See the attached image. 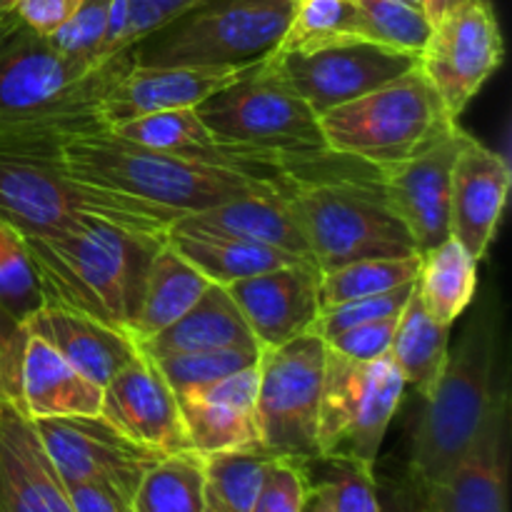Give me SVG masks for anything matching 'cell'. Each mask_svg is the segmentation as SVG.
I'll list each match as a JSON object with an SVG mask.
<instances>
[{
    "label": "cell",
    "instance_id": "cell-50",
    "mask_svg": "<svg viewBox=\"0 0 512 512\" xmlns=\"http://www.w3.org/2000/svg\"><path fill=\"white\" fill-rule=\"evenodd\" d=\"M10 5H13V0H0V10H10Z\"/></svg>",
    "mask_w": 512,
    "mask_h": 512
},
{
    "label": "cell",
    "instance_id": "cell-20",
    "mask_svg": "<svg viewBox=\"0 0 512 512\" xmlns=\"http://www.w3.org/2000/svg\"><path fill=\"white\" fill-rule=\"evenodd\" d=\"M188 443L195 453L263 448L258 430V365L238 370L215 383L175 395Z\"/></svg>",
    "mask_w": 512,
    "mask_h": 512
},
{
    "label": "cell",
    "instance_id": "cell-40",
    "mask_svg": "<svg viewBox=\"0 0 512 512\" xmlns=\"http://www.w3.org/2000/svg\"><path fill=\"white\" fill-rule=\"evenodd\" d=\"M310 463L275 455L268 465L253 512H303L310 495Z\"/></svg>",
    "mask_w": 512,
    "mask_h": 512
},
{
    "label": "cell",
    "instance_id": "cell-43",
    "mask_svg": "<svg viewBox=\"0 0 512 512\" xmlns=\"http://www.w3.org/2000/svg\"><path fill=\"white\" fill-rule=\"evenodd\" d=\"M25 338V325L0 310V398L20 400V358Z\"/></svg>",
    "mask_w": 512,
    "mask_h": 512
},
{
    "label": "cell",
    "instance_id": "cell-3",
    "mask_svg": "<svg viewBox=\"0 0 512 512\" xmlns=\"http://www.w3.org/2000/svg\"><path fill=\"white\" fill-rule=\"evenodd\" d=\"M500 358V310L490 293L450 350L433 393L425 398L410 455V473L423 493L443 483L478 440L500 390L505 388Z\"/></svg>",
    "mask_w": 512,
    "mask_h": 512
},
{
    "label": "cell",
    "instance_id": "cell-10",
    "mask_svg": "<svg viewBox=\"0 0 512 512\" xmlns=\"http://www.w3.org/2000/svg\"><path fill=\"white\" fill-rule=\"evenodd\" d=\"M325 355L328 345L313 333L260 355L255 415L260 443L268 453L303 463L320 458L318 410Z\"/></svg>",
    "mask_w": 512,
    "mask_h": 512
},
{
    "label": "cell",
    "instance_id": "cell-13",
    "mask_svg": "<svg viewBox=\"0 0 512 512\" xmlns=\"http://www.w3.org/2000/svg\"><path fill=\"white\" fill-rule=\"evenodd\" d=\"M63 483H98L133 503L143 475L165 458L135 443L103 415L33 420Z\"/></svg>",
    "mask_w": 512,
    "mask_h": 512
},
{
    "label": "cell",
    "instance_id": "cell-1",
    "mask_svg": "<svg viewBox=\"0 0 512 512\" xmlns=\"http://www.w3.org/2000/svg\"><path fill=\"white\" fill-rule=\"evenodd\" d=\"M280 195L293 210L320 273L363 258L418 253L390 208L380 170L333 150L300 155L278 170Z\"/></svg>",
    "mask_w": 512,
    "mask_h": 512
},
{
    "label": "cell",
    "instance_id": "cell-12",
    "mask_svg": "<svg viewBox=\"0 0 512 512\" xmlns=\"http://www.w3.org/2000/svg\"><path fill=\"white\" fill-rule=\"evenodd\" d=\"M268 63L320 118L418 68V55L355 38L293 53L275 50Z\"/></svg>",
    "mask_w": 512,
    "mask_h": 512
},
{
    "label": "cell",
    "instance_id": "cell-18",
    "mask_svg": "<svg viewBox=\"0 0 512 512\" xmlns=\"http://www.w3.org/2000/svg\"><path fill=\"white\" fill-rule=\"evenodd\" d=\"M512 188L508 158L470 135L460 150L450 183V235L483 260L498 235Z\"/></svg>",
    "mask_w": 512,
    "mask_h": 512
},
{
    "label": "cell",
    "instance_id": "cell-7",
    "mask_svg": "<svg viewBox=\"0 0 512 512\" xmlns=\"http://www.w3.org/2000/svg\"><path fill=\"white\" fill-rule=\"evenodd\" d=\"M298 0H198L135 45L138 65H253L275 53Z\"/></svg>",
    "mask_w": 512,
    "mask_h": 512
},
{
    "label": "cell",
    "instance_id": "cell-16",
    "mask_svg": "<svg viewBox=\"0 0 512 512\" xmlns=\"http://www.w3.org/2000/svg\"><path fill=\"white\" fill-rule=\"evenodd\" d=\"M100 415L130 440L163 455L193 450L178 398L143 350L103 388Z\"/></svg>",
    "mask_w": 512,
    "mask_h": 512
},
{
    "label": "cell",
    "instance_id": "cell-14",
    "mask_svg": "<svg viewBox=\"0 0 512 512\" xmlns=\"http://www.w3.org/2000/svg\"><path fill=\"white\" fill-rule=\"evenodd\" d=\"M468 138L470 133L458 125L423 153L380 168L390 208L415 240L420 255L450 238V183L455 160Z\"/></svg>",
    "mask_w": 512,
    "mask_h": 512
},
{
    "label": "cell",
    "instance_id": "cell-6",
    "mask_svg": "<svg viewBox=\"0 0 512 512\" xmlns=\"http://www.w3.org/2000/svg\"><path fill=\"white\" fill-rule=\"evenodd\" d=\"M318 123L328 150L378 170L423 153L458 128L420 68L328 110Z\"/></svg>",
    "mask_w": 512,
    "mask_h": 512
},
{
    "label": "cell",
    "instance_id": "cell-28",
    "mask_svg": "<svg viewBox=\"0 0 512 512\" xmlns=\"http://www.w3.org/2000/svg\"><path fill=\"white\" fill-rule=\"evenodd\" d=\"M210 285L213 283L198 268H193L165 238L150 260L138 313L130 325V335L135 338V343L153 338L160 330L183 318L203 298Z\"/></svg>",
    "mask_w": 512,
    "mask_h": 512
},
{
    "label": "cell",
    "instance_id": "cell-2",
    "mask_svg": "<svg viewBox=\"0 0 512 512\" xmlns=\"http://www.w3.org/2000/svg\"><path fill=\"white\" fill-rule=\"evenodd\" d=\"M20 238L33 263L43 303L90 315L130 333L148 265L168 235L133 233L85 218L68 228Z\"/></svg>",
    "mask_w": 512,
    "mask_h": 512
},
{
    "label": "cell",
    "instance_id": "cell-51",
    "mask_svg": "<svg viewBox=\"0 0 512 512\" xmlns=\"http://www.w3.org/2000/svg\"><path fill=\"white\" fill-rule=\"evenodd\" d=\"M408 3L418 5V8H423V10H425V0H408Z\"/></svg>",
    "mask_w": 512,
    "mask_h": 512
},
{
    "label": "cell",
    "instance_id": "cell-45",
    "mask_svg": "<svg viewBox=\"0 0 512 512\" xmlns=\"http://www.w3.org/2000/svg\"><path fill=\"white\" fill-rule=\"evenodd\" d=\"M75 512H133L130 500L98 483H65Z\"/></svg>",
    "mask_w": 512,
    "mask_h": 512
},
{
    "label": "cell",
    "instance_id": "cell-47",
    "mask_svg": "<svg viewBox=\"0 0 512 512\" xmlns=\"http://www.w3.org/2000/svg\"><path fill=\"white\" fill-rule=\"evenodd\" d=\"M463 3H470V0H425V15L430 18V23H435L440 15L448 13V10H453L455 5H463Z\"/></svg>",
    "mask_w": 512,
    "mask_h": 512
},
{
    "label": "cell",
    "instance_id": "cell-19",
    "mask_svg": "<svg viewBox=\"0 0 512 512\" xmlns=\"http://www.w3.org/2000/svg\"><path fill=\"white\" fill-rule=\"evenodd\" d=\"M258 65V63H253ZM253 65H138L120 75L103 98L108 128L138 115L198 108L203 100L235 83Z\"/></svg>",
    "mask_w": 512,
    "mask_h": 512
},
{
    "label": "cell",
    "instance_id": "cell-31",
    "mask_svg": "<svg viewBox=\"0 0 512 512\" xmlns=\"http://www.w3.org/2000/svg\"><path fill=\"white\" fill-rule=\"evenodd\" d=\"M133 512H205L203 455L180 450L160 458L140 480Z\"/></svg>",
    "mask_w": 512,
    "mask_h": 512
},
{
    "label": "cell",
    "instance_id": "cell-5",
    "mask_svg": "<svg viewBox=\"0 0 512 512\" xmlns=\"http://www.w3.org/2000/svg\"><path fill=\"white\" fill-rule=\"evenodd\" d=\"M60 158L73 178L160 205L178 218L203 213L243 195L278 188L275 180L263 175L143 148L118 138L108 128L63 143Z\"/></svg>",
    "mask_w": 512,
    "mask_h": 512
},
{
    "label": "cell",
    "instance_id": "cell-35",
    "mask_svg": "<svg viewBox=\"0 0 512 512\" xmlns=\"http://www.w3.org/2000/svg\"><path fill=\"white\" fill-rule=\"evenodd\" d=\"M360 38L400 53H423L433 23L423 8L408 0H358Z\"/></svg>",
    "mask_w": 512,
    "mask_h": 512
},
{
    "label": "cell",
    "instance_id": "cell-4",
    "mask_svg": "<svg viewBox=\"0 0 512 512\" xmlns=\"http://www.w3.org/2000/svg\"><path fill=\"white\" fill-rule=\"evenodd\" d=\"M58 143H0V223L33 235L95 218L145 235H168L178 215L65 170Z\"/></svg>",
    "mask_w": 512,
    "mask_h": 512
},
{
    "label": "cell",
    "instance_id": "cell-33",
    "mask_svg": "<svg viewBox=\"0 0 512 512\" xmlns=\"http://www.w3.org/2000/svg\"><path fill=\"white\" fill-rule=\"evenodd\" d=\"M420 265L423 255L413 253L403 258H363L328 270L320 275V310L415 283Z\"/></svg>",
    "mask_w": 512,
    "mask_h": 512
},
{
    "label": "cell",
    "instance_id": "cell-52",
    "mask_svg": "<svg viewBox=\"0 0 512 512\" xmlns=\"http://www.w3.org/2000/svg\"><path fill=\"white\" fill-rule=\"evenodd\" d=\"M205 512H213V510H210V508H205Z\"/></svg>",
    "mask_w": 512,
    "mask_h": 512
},
{
    "label": "cell",
    "instance_id": "cell-25",
    "mask_svg": "<svg viewBox=\"0 0 512 512\" xmlns=\"http://www.w3.org/2000/svg\"><path fill=\"white\" fill-rule=\"evenodd\" d=\"M180 220L198 225V228L250 240V243L268 245V248L298 255L303 260H313L308 240L278 188L268 190V193L243 195V198L228 200V203L203 210V213L183 215Z\"/></svg>",
    "mask_w": 512,
    "mask_h": 512
},
{
    "label": "cell",
    "instance_id": "cell-34",
    "mask_svg": "<svg viewBox=\"0 0 512 512\" xmlns=\"http://www.w3.org/2000/svg\"><path fill=\"white\" fill-rule=\"evenodd\" d=\"M355 38H360L358 0H298L275 50L293 53Z\"/></svg>",
    "mask_w": 512,
    "mask_h": 512
},
{
    "label": "cell",
    "instance_id": "cell-41",
    "mask_svg": "<svg viewBox=\"0 0 512 512\" xmlns=\"http://www.w3.org/2000/svg\"><path fill=\"white\" fill-rule=\"evenodd\" d=\"M110 0H83L75 15L65 20L55 33L45 35L60 53L73 55V58L93 60V63H105L98 60V48L105 35V20H108Z\"/></svg>",
    "mask_w": 512,
    "mask_h": 512
},
{
    "label": "cell",
    "instance_id": "cell-36",
    "mask_svg": "<svg viewBox=\"0 0 512 512\" xmlns=\"http://www.w3.org/2000/svg\"><path fill=\"white\" fill-rule=\"evenodd\" d=\"M318 470L320 488L328 493L333 512H380L373 465L350 455H320L310 463Z\"/></svg>",
    "mask_w": 512,
    "mask_h": 512
},
{
    "label": "cell",
    "instance_id": "cell-27",
    "mask_svg": "<svg viewBox=\"0 0 512 512\" xmlns=\"http://www.w3.org/2000/svg\"><path fill=\"white\" fill-rule=\"evenodd\" d=\"M138 348L150 358H165V355L200 353V350L260 348V345L228 290L223 285H210L183 318L153 338L138 343Z\"/></svg>",
    "mask_w": 512,
    "mask_h": 512
},
{
    "label": "cell",
    "instance_id": "cell-46",
    "mask_svg": "<svg viewBox=\"0 0 512 512\" xmlns=\"http://www.w3.org/2000/svg\"><path fill=\"white\" fill-rule=\"evenodd\" d=\"M128 48V0H110L105 35L98 48V60H108Z\"/></svg>",
    "mask_w": 512,
    "mask_h": 512
},
{
    "label": "cell",
    "instance_id": "cell-44",
    "mask_svg": "<svg viewBox=\"0 0 512 512\" xmlns=\"http://www.w3.org/2000/svg\"><path fill=\"white\" fill-rule=\"evenodd\" d=\"M83 0H13L10 10L38 35H50L75 15Z\"/></svg>",
    "mask_w": 512,
    "mask_h": 512
},
{
    "label": "cell",
    "instance_id": "cell-38",
    "mask_svg": "<svg viewBox=\"0 0 512 512\" xmlns=\"http://www.w3.org/2000/svg\"><path fill=\"white\" fill-rule=\"evenodd\" d=\"M40 305L43 293L23 238L0 223V310L23 325Z\"/></svg>",
    "mask_w": 512,
    "mask_h": 512
},
{
    "label": "cell",
    "instance_id": "cell-48",
    "mask_svg": "<svg viewBox=\"0 0 512 512\" xmlns=\"http://www.w3.org/2000/svg\"><path fill=\"white\" fill-rule=\"evenodd\" d=\"M18 25H20V20L13 10H0V48H3L5 40H8L10 35L18 30Z\"/></svg>",
    "mask_w": 512,
    "mask_h": 512
},
{
    "label": "cell",
    "instance_id": "cell-42",
    "mask_svg": "<svg viewBox=\"0 0 512 512\" xmlns=\"http://www.w3.org/2000/svg\"><path fill=\"white\" fill-rule=\"evenodd\" d=\"M398 320L400 315H393V318L355 325V328H348L343 330V333L328 338L325 345H328V350H333V353L343 355V358L370 363V360H378L390 353V343H393Z\"/></svg>",
    "mask_w": 512,
    "mask_h": 512
},
{
    "label": "cell",
    "instance_id": "cell-9",
    "mask_svg": "<svg viewBox=\"0 0 512 512\" xmlns=\"http://www.w3.org/2000/svg\"><path fill=\"white\" fill-rule=\"evenodd\" d=\"M405 390L390 355L360 363L328 350L318 410V453L350 455L375 465Z\"/></svg>",
    "mask_w": 512,
    "mask_h": 512
},
{
    "label": "cell",
    "instance_id": "cell-21",
    "mask_svg": "<svg viewBox=\"0 0 512 512\" xmlns=\"http://www.w3.org/2000/svg\"><path fill=\"white\" fill-rule=\"evenodd\" d=\"M508 423L505 385L468 455L425 493L430 512H508Z\"/></svg>",
    "mask_w": 512,
    "mask_h": 512
},
{
    "label": "cell",
    "instance_id": "cell-32",
    "mask_svg": "<svg viewBox=\"0 0 512 512\" xmlns=\"http://www.w3.org/2000/svg\"><path fill=\"white\" fill-rule=\"evenodd\" d=\"M273 458L265 448L203 455L205 505L213 512H253Z\"/></svg>",
    "mask_w": 512,
    "mask_h": 512
},
{
    "label": "cell",
    "instance_id": "cell-26",
    "mask_svg": "<svg viewBox=\"0 0 512 512\" xmlns=\"http://www.w3.org/2000/svg\"><path fill=\"white\" fill-rule=\"evenodd\" d=\"M168 243L213 285H230L235 280L253 278V275L285 268V265L313 263V260H303L298 255L268 248V245L233 238L218 230L198 228L180 218L170 225Z\"/></svg>",
    "mask_w": 512,
    "mask_h": 512
},
{
    "label": "cell",
    "instance_id": "cell-17",
    "mask_svg": "<svg viewBox=\"0 0 512 512\" xmlns=\"http://www.w3.org/2000/svg\"><path fill=\"white\" fill-rule=\"evenodd\" d=\"M0 512H75L33 418L0 398Z\"/></svg>",
    "mask_w": 512,
    "mask_h": 512
},
{
    "label": "cell",
    "instance_id": "cell-11",
    "mask_svg": "<svg viewBox=\"0 0 512 512\" xmlns=\"http://www.w3.org/2000/svg\"><path fill=\"white\" fill-rule=\"evenodd\" d=\"M505 60L503 30L490 0L455 5L433 23L418 68L455 120Z\"/></svg>",
    "mask_w": 512,
    "mask_h": 512
},
{
    "label": "cell",
    "instance_id": "cell-30",
    "mask_svg": "<svg viewBox=\"0 0 512 512\" xmlns=\"http://www.w3.org/2000/svg\"><path fill=\"white\" fill-rule=\"evenodd\" d=\"M415 290L430 318L453 328L478 293V260L450 235L423 253Z\"/></svg>",
    "mask_w": 512,
    "mask_h": 512
},
{
    "label": "cell",
    "instance_id": "cell-39",
    "mask_svg": "<svg viewBox=\"0 0 512 512\" xmlns=\"http://www.w3.org/2000/svg\"><path fill=\"white\" fill-rule=\"evenodd\" d=\"M415 283H418V280H415ZM415 283L400 285V288L388 290V293H380V295H370V298L348 300V303H338V305H330V308H323L318 313V318H315L313 330H310V333L328 340L333 338V335L343 333V330L355 328V325L373 323V320L400 315L403 313L405 303L410 300V295H413Z\"/></svg>",
    "mask_w": 512,
    "mask_h": 512
},
{
    "label": "cell",
    "instance_id": "cell-49",
    "mask_svg": "<svg viewBox=\"0 0 512 512\" xmlns=\"http://www.w3.org/2000/svg\"><path fill=\"white\" fill-rule=\"evenodd\" d=\"M155 5H158L160 10H163L168 18H175L178 13H183L185 8H190V5H195L198 0H153Z\"/></svg>",
    "mask_w": 512,
    "mask_h": 512
},
{
    "label": "cell",
    "instance_id": "cell-24",
    "mask_svg": "<svg viewBox=\"0 0 512 512\" xmlns=\"http://www.w3.org/2000/svg\"><path fill=\"white\" fill-rule=\"evenodd\" d=\"M20 405L33 420L100 415L103 385L73 368L48 340L28 333L20 358Z\"/></svg>",
    "mask_w": 512,
    "mask_h": 512
},
{
    "label": "cell",
    "instance_id": "cell-23",
    "mask_svg": "<svg viewBox=\"0 0 512 512\" xmlns=\"http://www.w3.org/2000/svg\"><path fill=\"white\" fill-rule=\"evenodd\" d=\"M23 325L28 333L48 340L73 368L103 388L140 353L135 338L125 330L58 305L43 303Z\"/></svg>",
    "mask_w": 512,
    "mask_h": 512
},
{
    "label": "cell",
    "instance_id": "cell-22",
    "mask_svg": "<svg viewBox=\"0 0 512 512\" xmlns=\"http://www.w3.org/2000/svg\"><path fill=\"white\" fill-rule=\"evenodd\" d=\"M98 65L60 53L45 35L20 23L0 48V118L50 103Z\"/></svg>",
    "mask_w": 512,
    "mask_h": 512
},
{
    "label": "cell",
    "instance_id": "cell-37",
    "mask_svg": "<svg viewBox=\"0 0 512 512\" xmlns=\"http://www.w3.org/2000/svg\"><path fill=\"white\" fill-rule=\"evenodd\" d=\"M260 355H263L260 348H218L200 350V353L165 355V358L153 360L173 388V393L180 395L190 388H198V385L228 378L238 370L253 368V365H258Z\"/></svg>",
    "mask_w": 512,
    "mask_h": 512
},
{
    "label": "cell",
    "instance_id": "cell-29",
    "mask_svg": "<svg viewBox=\"0 0 512 512\" xmlns=\"http://www.w3.org/2000/svg\"><path fill=\"white\" fill-rule=\"evenodd\" d=\"M388 355L398 368L405 388H413L423 398L433 393L435 383L448 363L450 325L430 318L425 305L420 303L418 290H413L400 313Z\"/></svg>",
    "mask_w": 512,
    "mask_h": 512
},
{
    "label": "cell",
    "instance_id": "cell-8",
    "mask_svg": "<svg viewBox=\"0 0 512 512\" xmlns=\"http://www.w3.org/2000/svg\"><path fill=\"white\" fill-rule=\"evenodd\" d=\"M195 110L205 128L223 143L293 158L328 150L318 115L270 68L268 58Z\"/></svg>",
    "mask_w": 512,
    "mask_h": 512
},
{
    "label": "cell",
    "instance_id": "cell-15",
    "mask_svg": "<svg viewBox=\"0 0 512 512\" xmlns=\"http://www.w3.org/2000/svg\"><path fill=\"white\" fill-rule=\"evenodd\" d=\"M320 268L285 265L223 285L263 350L308 335L320 313Z\"/></svg>",
    "mask_w": 512,
    "mask_h": 512
}]
</instances>
